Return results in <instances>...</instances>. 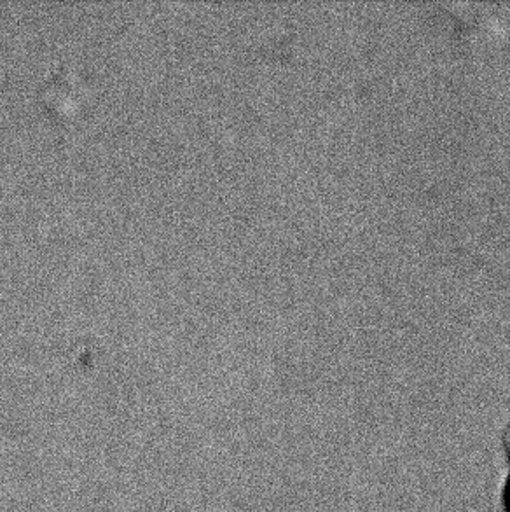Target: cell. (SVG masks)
Segmentation results:
<instances>
[{"label":"cell","instance_id":"1","mask_svg":"<svg viewBox=\"0 0 510 512\" xmlns=\"http://www.w3.org/2000/svg\"><path fill=\"white\" fill-rule=\"evenodd\" d=\"M500 506H502V512H510V469L500 490Z\"/></svg>","mask_w":510,"mask_h":512},{"label":"cell","instance_id":"2","mask_svg":"<svg viewBox=\"0 0 510 512\" xmlns=\"http://www.w3.org/2000/svg\"><path fill=\"white\" fill-rule=\"evenodd\" d=\"M504 451L505 457H507V464H509L510 469V425L504 432Z\"/></svg>","mask_w":510,"mask_h":512}]
</instances>
